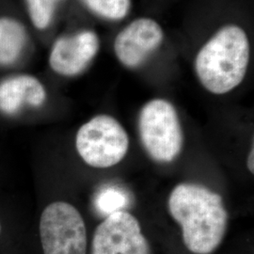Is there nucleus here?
<instances>
[{
  "label": "nucleus",
  "mask_w": 254,
  "mask_h": 254,
  "mask_svg": "<svg viewBox=\"0 0 254 254\" xmlns=\"http://www.w3.org/2000/svg\"><path fill=\"white\" fill-rule=\"evenodd\" d=\"M27 32L18 21L0 18V65L14 64L23 53Z\"/></svg>",
  "instance_id": "nucleus-10"
},
{
  "label": "nucleus",
  "mask_w": 254,
  "mask_h": 254,
  "mask_svg": "<svg viewBox=\"0 0 254 254\" xmlns=\"http://www.w3.org/2000/svg\"><path fill=\"white\" fill-rule=\"evenodd\" d=\"M0 233H1V224H0Z\"/></svg>",
  "instance_id": "nucleus-15"
},
{
  "label": "nucleus",
  "mask_w": 254,
  "mask_h": 254,
  "mask_svg": "<svg viewBox=\"0 0 254 254\" xmlns=\"http://www.w3.org/2000/svg\"><path fill=\"white\" fill-rule=\"evenodd\" d=\"M138 133L146 152L156 162H173L181 153V124L169 101L154 99L143 106L138 116Z\"/></svg>",
  "instance_id": "nucleus-3"
},
{
  "label": "nucleus",
  "mask_w": 254,
  "mask_h": 254,
  "mask_svg": "<svg viewBox=\"0 0 254 254\" xmlns=\"http://www.w3.org/2000/svg\"><path fill=\"white\" fill-rule=\"evenodd\" d=\"M60 0H27L30 19L38 29L49 26L54 14L55 8Z\"/></svg>",
  "instance_id": "nucleus-12"
},
{
  "label": "nucleus",
  "mask_w": 254,
  "mask_h": 254,
  "mask_svg": "<svg viewBox=\"0 0 254 254\" xmlns=\"http://www.w3.org/2000/svg\"><path fill=\"white\" fill-rule=\"evenodd\" d=\"M75 147L85 163L93 168L106 169L125 158L129 149V137L116 119L103 114L79 128Z\"/></svg>",
  "instance_id": "nucleus-4"
},
{
  "label": "nucleus",
  "mask_w": 254,
  "mask_h": 254,
  "mask_svg": "<svg viewBox=\"0 0 254 254\" xmlns=\"http://www.w3.org/2000/svg\"><path fill=\"white\" fill-rule=\"evenodd\" d=\"M254 148H253L252 151H251V153L249 154V157H248V168H249V171L252 173H254Z\"/></svg>",
  "instance_id": "nucleus-14"
},
{
  "label": "nucleus",
  "mask_w": 254,
  "mask_h": 254,
  "mask_svg": "<svg viewBox=\"0 0 254 254\" xmlns=\"http://www.w3.org/2000/svg\"><path fill=\"white\" fill-rule=\"evenodd\" d=\"M91 254H152L138 220L127 211L109 215L97 226Z\"/></svg>",
  "instance_id": "nucleus-6"
},
{
  "label": "nucleus",
  "mask_w": 254,
  "mask_h": 254,
  "mask_svg": "<svg viewBox=\"0 0 254 254\" xmlns=\"http://www.w3.org/2000/svg\"><path fill=\"white\" fill-rule=\"evenodd\" d=\"M169 209L181 226L184 244L195 254H210L227 232L228 213L220 195L207 188L184 183L175 187Z\"/></svg>",
  "instance_id": "nucleus-1"
},
{
  "label": "nucleus",
  "mask_w": 254,
  "mask_h": 254,
  "mask_svg": "<svg viewBox=\"0 0 254 254\" xmlns=\"http://www.w3.org/2000/svg\"><path fill=\"white\" fill-rule=\"evenodd\" d=\"M250 56V41L244 28L227 25L200 47L195 58V71L207 91L225 94L245 78Z\"/></svg>",
  "instance_id": "nucleus-2"
},
{
  "label": "nucleus",
  "mask_w": 254,
  "mask_h": 254,
  "mask_svg": "<svg viewBox=\"0 0 254 254\" xmlns=\"http://www.w3.org/2000/svg\"><path fill=\"white\" fill-rule=\"evenodd\" d=\"M98 36L84 30L71 36L60 38L52 47L49 64L55 73L73 76L82 73L99 50Z\"/></svg>",
  "instance_id": "nucleus-8"
},
{
  "label": "nucleus",
  "mask_w": 254,
  "mask_h": 254,
  "mask_svg": "<svg viewBox=\"0 0 254 254\" xmlns=\"http://www.w3.org/2000/svg\"><path fill=\"white\" fill-rule=\"evenodd\" d=\"M44 254H87V230L79 211L71 203L55 201L40 219Z\"/></svg>",
  "instance_id": "nucleus-5"
},
{
  "label": "nucleus",
  "mask_w": 254,
  "mask_h": 254,
  "mask_svg": "<svg viewBox=\"0 0 254 254\" xmlns=\"http://www.w3.org/2000/svg\"><path fill=\"white\" fill-rule=\"evenodd\" d=\"M96 14L104 18L119 20L127 16L130 0H83Z\"/></svg>",
  "instance_id": "nucleus-11"
},
{
  "label": "nucleus",
  "mask_w": 254,
  "mask_h": 254,
  "mask_svg": "<svg viewBox=\"0 0 254 254\" xmlns=\"http://www.w3.org/2000/svg\"><path fill=\"white\" fill-rule=\"evenodd\" d=\"M163 38V29L155 20L136 19L119 32L114 52L121 64L136 68L160 46Z\"/></svg>",
  "instance_id": "nucleus-7"
},
{
  "label": "nucleus",
  "mask_w": 254,
  "mask_h": 254,
  "mask_svg": "<svg viewBox=\"0 0 254 254\" xmlns=\"http://www.w3.org/2000/svg\"><path fill=\"white\" fill-rule=\"evenodd\" d=\"M128 197L121 189L109 188L102 191L97 199V207L107 217L119 211H124Z\"/></svg>",
  "instance_id": "nucleus-13"
},
{
  "label": "nucleus",
  "mask_w": 254,
  "mask_h": 254,
  "mask_svg": "<svg viewBox=\"0 0 254 254\" xmlns=\"http://www.w3.org/2000/svg\"><path fill=\"white\" fill-rule=\"evenodd\" d=\"M46 99L43 84L31 75H16L0 83V110L13 115L20 109L41 107Z\"/></svg>",
  "instance_id": "nucleus-9"
}]
</instances>
